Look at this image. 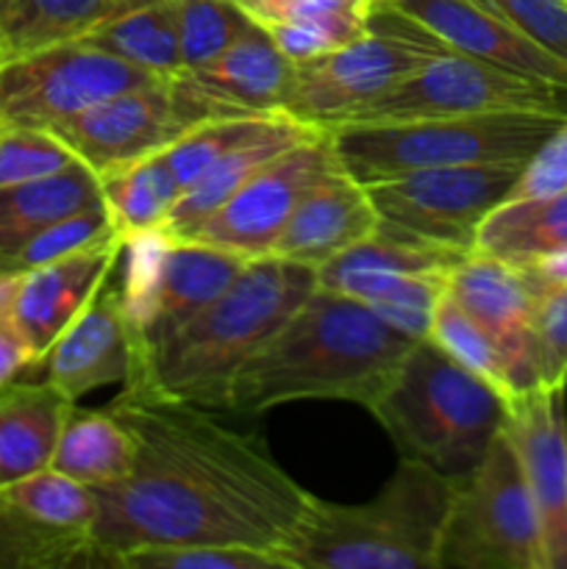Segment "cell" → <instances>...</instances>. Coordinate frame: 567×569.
Returning a JSON list of instances; mask_svg holds the SVG:
<instances>
[{
    "instance_id": "6da1fadb",
    "label": "cell",
    "mask_w": 567,
    "mask_h": 569,
    "mask_svg": "<svg viewBox=\"0 0 567 569\" xmlns=\"http://www.w3.org/2000/svg\"><path fill=\"white\" fill-rule=\"evenodd\" d=\"M109 409L133 433L137 459L120 483L94 489L100 567L145 548L233 545L281 556L292 542L311 492L261 439L189 403L120 395Z\"/></svg>"
},
{
    "instance_id": "7a4b0ae2",
    "label": "cell",
    "mask_w": 567,
    "mask_h": 569,
    "mask_svg": "<svg viewBox=\"0 0 567 569\" xmlns=\"http://www.w3.org/2000/svg\"><path fill=\"white\" fill-rule=\"evenodd\" d=\"M415 342L361 300L317 287L239 367L226 411L265 415L295 400H350L370 409Z\"/></svg>"
},
{
    "instance_id": "3957f363",
    "label": "cell",
    "mask_w": 567,
    "mask_h": 569,
    "mask_svg": "<svg viewBox=\"0 0 567 569\" xmlns=\"http://www.w3.org/2000/svg\"><path fill=\"white\" fill-rule=\"evenodd\" d=\"M317 289V270L261 256L203 311L145 356L122 395L226 411L239 367Z\"/></svg>"
},
{
    "instance_id": "277c9868",
    "label": "cell",
    "mask_w": 567,
    "mask_h": 569,
    "mask_svg": "<svg viewBox=\"0 0 567 569\" xmlns=\"http://www.w3.org/2000/svg\"><path fill=\"white\" fill-rule=\"evenodd\" d=\"M456 483L459 478L404 456L367 503H328L311 495L284 561L289 569H437Z\"/></svg>"
},
{
    "instance_id": "5b68a950",
    "label": "cell",
    "mask_w": 567,
    "mask_h": 569,
    "mask_svg": "<svg viewBox=\"0 0 567 569\" xmlns=\"http://www.w3.org/2000/svg\"><path fill=\"white\" fill-rule=\"evenodd\" d=\"M370 411L406 459L465 478L504 431L509 403L437 342L417 339Z\"/></svg>"
},
{
    "instance_id": "8992f818",
    "label": "cell",
    "mask_w": 567,
    "mask_h": 569,
    "mask_svg": "<svg viewBox=\"0 0 567 569\" xmlns=\"http://www.w3.org/2000/svg\"><path fill=\"white\" fill-rule=\"evenodd\" d=\"M567 122L548 111H489L411 122L339 126L328 131L339 167L378 183L434 167L526 164Z\"/></svg>"
},
{
    "instance_id": "52a82bcc",
    "label": "cell",
    "mask_w": 567,
    "mask_h": 569,
    "mask_svg": "<svg viewBox=\"0 0 567 569\" xmlns=\"http://www.w3.org/2000/svg\"><path fill=\"white\" fill-rule=\"evenodd\" d=\"M445 50L450 48L398 9L372 3L359 39L295 67L284 111L306 126L331 131Z\"/></svg>"
},
{
    "instance_id": "ba28073f",
    "label": "cell",
    "mask_w": 567,
    "mask_h": 569,
    "mask_svg": "<svg viewBox=\"0 0 567 569\" xmlns=\"http://www.w3.org/2000/svg\"><path fill=\"white\" fill-rule=\"evenodd\" d=\"M437 569H545L537 511L506 431L456 483Z\"/></svg>"
},
{
    "instance_id": "9c48e42d",
    "label": "cell",
    "mask_w": 567,
    "mask_h": 569,
    "mask_svg": "<svg viewBox=\"0 0 567 569\" xmlns=\"http://www.w3.org/2000/svg\"><path fill=\"white\" fill-rule=\"evenodd\" d=\"M126 248L128 272L120 287L139 333V361L215 303L250 261L233 250L167 239L159 231L126 239Z\"/></svg>"
},
{
    "instance_id": "30bf717a",
    "label": "cell",
    "mask_w": 567,
    "mask_h": 569,
    "mask_svg": "<svg viewBox=\"0 0 567 569\" xmlns=\"http://www.w3.org/2000/svg\"><path fill=\"white\" fill-rule=\"evenodd\" d=\"M489 111H548L567 117V87L445 50L417 67L376 103L356 111L342 126L470 117Z\"/></svg>"
},
{
    "instance_id": "8fae6325",
    "label": "cell",
    "mask_w": 567,
    "mask_h": 569,
    "mask_svg": "<svg viewBox=\"0 0 567 569\" xmlns=\"http://www.w3.org/2000/svg\"><path fill=\"white\" fill-rule=\"evenodd\" d=\"M526 164H467L367 183L378 220L426 242L470 253L478 228L509 200Z\"/></svg>"
},
{
    "instance_id": "7c38bea8",
    "label": "cell",
    "mask_w": 567,
    "mask_h": 569,
    "mask_svg": "<svg viewBox=\"0 0 567 569\" xmlns=\"http://www.w3.org/2000/svg\"><path fill=\"white\" fill-rule=\"evenodd\" d=\"M217 120V111L178 76L128 89L67 117L50 131L98 176L167 150L172 142Z\"/></svg>"
},
{
    "instance_id": "4fadbf2b",
    "label": "cell",
    "mask_w": 567,
    "mask_h": 569,
    "mask_svg": "<svg viewBox=\"0 0 567 569\" xmlns=\"http://www.w3.org/2000/svg\"><path fill=\"white\" fill-rule=\"evenodd\" d=\"M153 81L161 76L70 39L0 67V120L53 128L100 100Z\"/></svg>"
},
{
    "instance_id": "5bb4252c",
    "label": "cell",
    "mask_w": 567,
    "mask_h": 569,
    "mask_svg": "<svg viewBox=\"0 0 567 569\" xmlns=\"http://www.w3.org/2000/svg\"><path fill=\"white\" fill-rule=\"evenodd\" d=\"M339 167L328 131L284 150L239 187L187 239L233 250L248 259L270 256L278 233L317 181Z\"/></svg>"
},
{
    "instance_id": "9a60e30c",
    "label": "cell",
    "mask_w": 567,
    "mask_h": 569,
    "mask_svg": "<svg viewBox=\"0 0 567 569\" xmlns=\"http://www.w3.org/2000/svg\"><path fill=\"white\" fill-rule=\"evenodd\" d=\"M543 539L545 569H567V406L565 387H537L509 403L504 426Z\"/></svg>"
},
{
    "instance_id": "2e32d148",
    "label": "cell",
    "mask_w": 567,
    "mask_h": 569,
    "mask_svg": "<svg viewBox=\"0 0 567 569\" xmlns=\"http://www.w3.org/2000/svg\"><path fill=\"white\" fill-rule=\"evenodd\" d=\"M445 292L495 339L517 395L545 387L534 331L539 295L520 267L472 250L448 272Z\"/></svg>"
},
{
    "instance_id": "e0dca14e",
    "label": "cell",
    "mask_w": 567,
    "mask_h": 569,
    "mask_svg": "<svg viewBox=\"0 0 567 569\" xmlns=\"http://www.w3.org/2000/svg\"><path fill=\"white\" fill-rule=\"evenodd\" d=\"M139 361V333L120 283L106 278L87 309L67 326L44 353V378L70 400L98 387L126 383Z\"/></svg>"
},
{
    "instance_id": "ac0fdd59",
    "label": "cell",
    "mask_w": 567,
    "mask_h": 569,
    "mask_svg": "<svg viewBox=\"0 0 567 569\" xmlns=\"http://www.w3.org/2000/svg\"><path fill=\"white\" fill-rule=\"evenodd\" d=\"M378 3L398 9L454 53L567 87L565 61L523 37L484 0H378Z\"/></svg>"
},
{
    "instance_id": "d6986e66",
    "label": "cell",
    "mask_w": 567,
    "mask_h": 569,
    "mask_svg": "<svg viewBox=\"0 0 567 569\" xmlns=\"http://www.w3.org/2000/svg\"><path fill=\"white\" fill-rule=\"evenodd\" d=\"M126 239L115 237L81 253L48 261L42 267L20 272V287L14 298V320L22 337L31 345L37 367L56 339L67 331L72 320L87 309L106 278L120 264Z\"/></svg>"
},
{
    "instance_id": "ffe728a7",
    "label": "cell",
    "mask_w": 567,
    "mask_h": 569,
    "mask_svg": "<svg viewBox=\"0 0 567 569\" xmlns=\"http://www.w3.org/2000/svg\"><path fill=\"white\" fill-rule=\"evenodd\" d=\"M295 67L298 64H292L259 26H253L220 56L178 78L200 94L217 117L276 114L287 106Z\"/></svg>"
},
{
    "instance_id": "44dd1931",
    "label": "cell",
    "mask_w": 567,
    "mask_h": 569,
    "mask_svg": "<svg viewBox=\"0 0 567 569\" xmlns=\"http://www.w3.org/2000/svg\"><path fill=\"white\" fill-rule=\"evenodd\" d=\"M378 228V211L365 183L342 167L309 189L278 233L270 256L306 267H322Z\"/></svg>"
},
{
    "instance_id": "7402d4cb",
    "label": "cell",
    "mask_w": 567,
    "mask_h": 569,
    "mask_svg": "<svg viewBox=\"0 0 567 569\" xmlns=\"http://www.w3.org/2000/svg\"><path fill=\"white\" fill-rule=\"evenodd\" d=\"M465 256L461 250L426 242L378 220V228L370 237L317 267V287L365 303L404 276L450 272Z\"/></svg>"
},
{
    "instance_id": "603a6c76",
    "label": "cell",
    "mask_w": 567,
    "mask_h": 569,
    "mask_svg": "<svg viewBox=\"0 0 567 569\" xmlns=\"http://www.w3.org/2000/svg\"><path fill=\"white\" fill-rule=\"evenodd\" d=\"M76 400L44 381L0 387V487L53 465Z\"/></svg>"
},
{
    "instance_id": "cb8c5ba5",
    "label": "cell",
    "mask_w": 567,
    "mask_h": 569,
    "mask_svg": "<svg viewBox=\"0 0 567 569\" xmlns=\"http://www.w3.org/2000/svg\"><path fill=\"white\" fill-rule=\"evenodd\" d=\"M292 64L345 48L367 31L372 0H237Z\"/></svg>"
},
{
    "instance_id": "d4e9b609",
    "label": "cell",
    "mask_w": 567,
    "mask_h": 569,
    "mask_svg": "<svg viewBox=\"0 0 567 569\" xmlns=\"http://www.w3.org/2000/svg\"><path fill=\"white\" fill-rule=\"evenodd\" d=\"M94 203H103L100 178L83 161L53 176L0 189V264L44 228Z\"/></svg>"
},
{
    "instance_id": "484cf974",
    "label": "cell",
    "mask_w": 567,
    "mask_h": 569,
    "mask_svg": "<svg viewBox=\"0 0 567 569\" xmlns=\"http://www.w3.org/2000/svg\"><path fill=\"white\" fill-rule=\"evenodd\" d=\"M148 0H0V67L33 50L87 37Z\"/></svg>"
},
{
    "instance_id": "4316f807",
    "label": "cell",
    "mask_w": 567,
    "mask_h": 569,
    "mask_svg": "<svg viewBox=\"0 0 567 569\" xmlns=\"http://www.w3.org/2000/svg\"><path fill=\"white\" fill-rule=\"evenodd\" d=\"M317 133H322V128L298 126L287 128V131L276 133V137H267L261 142L245 144V148L233 150V153L222 156L220 161L209 167L203 176L195 183H189L181 192V198L176 200L172 211L167 214L165 226L159 228V233H165L167 239H187L200 222L209 220L239 187L250 181L256 172L265 164H270L276 156H281L284 150L295 148V144L306 142V139H315Z\"/></svg>"
},
{
    "instance_id": "83f0119b",
    "label": "cell",
    "mask_w": 567,
    "mask_h": 569,
    "mask_svg": "<svg viewBox=\"0 0 567 569\" xmlns=\"http://www.w3.org/2000/svg\"><path fill=\"white\" fill-rule=\"evenodd\" d=\"M133 459H137L133 433L115 411L72 409L50 467L87 483L89 489H103L120 483L131 472Z\"/></svg>"
},
{
    "instance_id": "f1b7e54d",
    "label": "cell",
    "mask_w": 567,
    "mask_h": 569,
    "mask_svg": "<svg viewBox=\"0 0 567 569\" xmlns=\"http://www.w3.org/2000/svg\"><path fill=\"white\" fill-rule=\"evenodd\" d=\"M81 39L153 76L172 78L183 72L176 0H148L111 17Z\"/></svg>"
},
{
    "instance_id": "f546056e",
    "label": "cell",
    "mask_w": 567,
    "mask_h": 569,
    "mask_svg": "<svg viewBox=\"0 0 567 569\" xmlns=\"http://www.w3.org/2000/svg\"><path fill=\"white\" fill-rule=\"evenodd\" d=\"M98 178L103 206L122 239L159 231L176 200L181 198V183H178L165 150L145 156L133 164L117 167Z\"/></svg>"
},
{
    "instance_id": "4dcf8cb0",
    "label": "cell",
    "mask_w": 567,
    "mask_h": 569,
    "mask_svg": "<svg viewBox=\"0 0 567 569\" xmlns=\"http://www.w3.org/2000/svg\"><path fill=\"white\" fill-rule=\"evenodd\" d=\"M567 248V189L548 198L506 200L478 228L476 250L509 264Z\"/></svg>"
},
{
    "instance_id": "1f68e13d",
    "label": "cell",
    "mask_w": 567,
    "mask_h": 569,
    "mask_svg": "<svg viewBox=\"0 0 567 569\" xmlns=\"http://www.w3.org/2000/svg\"><path fill=\"white\" fill-rule=\"evenodd\" d=\"M100 567L92 533L50 526L0 498V569Z\"/></svg>"
},
{
    "instance_id": "d6a6232c",
    "label": "cell",
    "mask_w": 567,
    "mask_h": 569,
    "mask_svg": "<svg viewBox=\"0 0 567 569\" xmlns=\"http://www.w3.org/2000/svg\"><path fill=\"white\" fill-rule=\"evenodd\" d=\"M298 122L300 120H295L287 111H276V114L217 117V120H206L189 133H183L178 142H172L165 150V156L170 161L183 192L189 183L198 181L222 156L233 153V150L245 148V144L276 137V133L287 131V128L298 126Z\"/></svg>"
},
{
    "instance_id": "836d02e7",
    "label": "cell",
    "mask_w": 567,
    "mask_h": 569,
    "mask_svg": "<svg viewBox=\"0 0 567 569\" xmlns=\"http://www.w3.org/2000/svg\"><path fill=\"white\" fill-rule=\"evenodd\" d=\"M428 339L437 342L445 353L454 361H459L465 370H470L472 376L481 378L484 383L495 389L506 403L517 398L515 383H511L509 365H506L504 353L495 345V339L450 298L448 292L442 295V300L437 303L434 311L431 331Z\"/></svg>"
},
{
    "instance_id": "e575fe53",
    "label": "cell",
    "mask_w": 567,
    "mask_h": 569,
    "mask_svg": "<svg viewBox=\"0 0 567 569\" xmlns=\"http://www.w3.org/2000/svg\"><path fill=\"white\" fill-rule=\"evenodd\" d=\"M0 498L33 515L37 520L50 522V526L92 533L94 520H98L94 489L76 481L67 472L56 470V467H44L33 476L6 483V487H0Z\"/></svg>"
},
{
    "instance_id": "d590c367",
    "label": "cell",
    "mask_w": 567,
    "mask_h": 569,
    "mask_svg": "<svg viewBox=\"0 0 567 569\" xmlns=\"http://www.w3.org/2000/svg\"><path fill=\"white\" fill-rule=\"evenodd\" d=\"M115 237H120V231L111 222V214L106 211L103 203H94L89 209H81L76 214L64 217V220L53 222L42 233H37L31 242L22 244L17 253H11L0 264V276H20V272L33 270V267H42L48 261L81 253V250L94 248L100 242H109Z\"/></svg>"
},
{
    "instance_id": "8d00e7d4",
    "label": "cell",
    "mask_w": 567,
    "mask_h": 569,
    "mask_svg": "<svg viewBox=\"0 0 567 569\" xmlns=\"http://www.w3.org/2000/svg\"><path fill=\"white\" fill-rule=\"evenodd\" d=\"M183 72L206 64L256 26L237 0H176Z\"/></svg>"
},
{
    "instance_id": "74e56055",
    "label": "cell",
    "mask_w": 567,
    "mask_h": 569,
    "mask_svg": "<svg viewBox=\"0 0 567 569\" xmlns=\"http://www.w3.org/2000/svg\"><path fill=\"white\" fill-rule=\"evenodd\" d=\"M78 161L81 159L50 128L0 120V189L53 176Z\"/></svg>"
},
{
    "instance_id": "f35d334b",
    "label": "cell",
    "mask_w": 567,
    "mask_h": 569,
    "mask_svg": "<svg viewBox=\"0 0 567 569\" xmlns=\"http://www.w3.org/2000/svg\"><path fill=\"white\" fill-rule=\"evenodd\" d=\"M448 287V272H420V276H404L384 287L381 292L365 300L384 322L395 331L406 333L411 339H428L431 331L434 311L442 300Z\"/></svg>"
},
{
    "instance_id": "ab89813d",
    "label": "cell",
    "mask_w": 567,
    "mask_h": 569,
    "mask_svg": "<svg viewBox=\"0 0 567 569\" xmlns=\"http://www.w3.org/2000/svg\"><path fill=\"white\" fill-rule=\"evenodd\" d=\"M120 569H287L281 556L233 545H178L126 553Z\"/></svg>"
},
{
    "instance_id": "60d3db41",
    "label": "cell",
    "mask_w": 567,
    "mask_h": 569,
    "mask_svg": "<svg viewBox=\"0 0 567 569\" xmlns=\"http://www.w3.org/2000/svg\"><path fill=\"white\" fill-rule=\"evenodd\" d=\"M523 37L567 64V0H484Z\"/></svg>"
},
{
    "instance_id": "b9f144b4",
    "label": "cell",
    "mask_w": 567,
    "mask_h": 569,
    "mask_svg": "<svg viewBox=\"0 0 567 569\" xmlns=\"http://www.w3.org/2000/svg\"><path fill=\"white\" fill-rule=\"evenodd\" d=\"M545 387L567 389V287L539 295L534 317Z\"/></svg>"
},
{
    "instance_id": "7bdbcfd3",
    "label": "cell",
    "mask_w": 567,
    "mask_h": 569,
    "mask_svg": "<svg viewBox=\"0 0 567 569\" xmlns=\"http://www.w3.org/2000/svg\"><path fill=\"white\" fill-rule=\"evenodd\" d=\"M567 189V122L526 161L509 200L548 198Z\"/></svg>"
},
{
    "instance_id": "ee69618b",
    "label": "cell",
    "mask_w": 567,
    "mask_h": 569,
    "mask_svg": "<svg viewBox=\"0 0 567 569\" xmlns=\"http://www.w3.org/2000/svg\"><path fill=\"white\" fill-rule=\"evenodd\" d=\"M17 287H20V276H0V387L17 381L22 372L37 367L31 345L26 342L14 320Z\"/></svg>"
},
{
    "instance_id": "f6af8a7d",
    "label": "cell",
    "mask_w": 567,
    "mask_h": 569,
    "mask_svg": "<svg viewBox=\"0 0 567 569\" xmlns=\"http://www.w3.org/2000/svg\"><path fill=\"white\" fill-rule=\"evenodd\" d=\"M520 267L526 272V278L531 281V287L537 289V295L550 292V289L567 287V248L554 250V253L537 256L531 261H523Z\"/></svg>"
},
{
    "instance_id": "bcb514c9",
    "label": "cell",
    "mask_w": 567,
    "mask_h": 569,
    "mask_svg": "<svg viewBox=\"0 0 567 569\" xmlns=\"http://www.w3.org/2000/svg\"><path fill=\"white\" fill-rule=\"evenodd\" d=\"M372 3H378V0H372Z\"/></svg>"
}]
</instances>
